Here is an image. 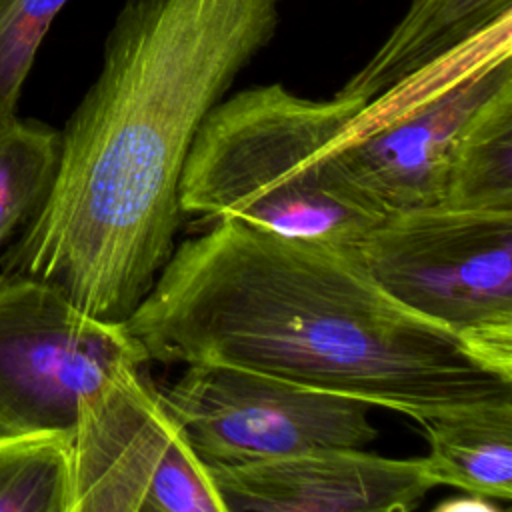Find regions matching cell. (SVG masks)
<instances>
[{"instance_id":"obj_1","label":"cell","mask_w":512,"mask_h":512,"mask_svg":"<svg viewBox=\"0 0 512 512\" xmlns=\"http://www.w3.org/2000/svg\"><path fill=\"white\" fill-rule=\"evenodd\" d=\"M278 20L280 0H126L60 132L54 182L0 270L124 322L176 246L178 186L200 126Z\"/></svg>"},{"instance_id":"obj_2","label":"cell","mask_w":512,"mask_h":512,"mask_svg":"<svg viewBox=\"0 0 512 512\" xmlns=\"http://www.w3.org/2000/svg\"><path fill=\"white\" fill-rule=\"evenodd\" d=\"M124 326L146 362L254 370L420 426L512 398V380L392 298L352 248L232 218L176 244Z\"/></svg>"},{"instance_id":"obj_3","label":"cell","mask_w":512,"mask_h":512,"mask_svg":"<svg viewBox=\"0 0 512 512\" xmlns=\"http://www.w3.org/2000/svg\"><path fill=\"white\" fill-rule=\"evenodd\" d=\"M360 104L338 94L304 98L282 84L222 98L186 158L178 186L182 214L354 248L386 216L334 146Z\"/></svg>"},{"instance_id":"obj_4","label":"cell","mask_w":512,"mask_h":512,"mask_svg":"<svg viewBox=\"0 0 512 512\" xmlns=\"http://www.w3.org/2000/svg\"><path fill=\"white\" fill-rule=\"evenodd\" d=\"M510 86L512 12L362 102L334 146L386 214L436 204L458 136Z\"/></svg>"},{"instance_id":"obj_5","label":"cell","mask_w":512,"mask_h":512,"mask_svg":"<svg viewBox=\"0 0 512 512\" xmlns=\"http://www.w3.org/2000/svg\"><path fill=\"white\" fill-rule=\"evenodd\" d=\"M352 250L392 298L512 380V210H394Z\"/></svg>"},{"instance_id":"obj_6","label":"cell","mask_w":512,"mask_h":512,"mask_svg":"<svg viewBox=\"0 0 512 512\" xmlns=\"http://www.w3.org/2000/svg\"><path fill=\"white\" fill-rule=\"evenodd\" d=\"M142 366H116L80 398L68 512H224L208 468Z\"/></svg>"},{"instance_id":"obj_7","label":"cell","mask_w":512,"mask_h":512,"mask_svg":"<svg viewBox=\"0 0 512 512\" xmlns=\"http://www.w3.org/2000/svg\"><path fill=\"white\" fill-rule=\"evenodd\" d=\"M160 396L206 468L376 440L370 404L226 364H186Z\"/></svg>"},{"instance_id":"obj_8","label":"cell","mask_w":512,"mask_h":512,"mask_svg":"<svg viewBox=\"0 0 512 512\" xmlns=\"http://www.w3.org/2000/svg\"><path fill=\"white\" fill-rule=\"evenodd\" d=\"M124 362L146 364L124 322L88 314L48 280L0 270V434L70 432L80 398Z\"/></svg>"},{"instance_id":"obj_9","label":"cell","mask_w":512,"mask_h":512,"mask_svg":"<svg viewBox=\"0 0 512 512\" xmlns=\"http://www.w3.org/2000/svg\"><path fill=\"white\" fill-rule=\"evenodd\" d=\"M224 512H410L438 486L424 456L320 448L208 468Z\"/></svg>"},{"instance_id":"obj_10","label":"cell","mask_w":512,"mask_h":512,"mask_svg":"<svg viewBox=\"0 0 512 512\" xmlns=\"http://www.w3.org/2000/svg\"><path fill=\"white\" fill-rule=\"evenodd\" d=\"M510 12L512 0H410L388 38L336 94L366 102Z\"/></svg>"},{"instance_id":"obj_11","label":"cell","mask_w":512,"mask_h":512,"mask_svg":"<svg viewBox=\"0 0 512 512\" xmlns=\"http://www.w3.org/2000/svg\"><path fill=\"white\" fill-rule=\"evenodd\" d=\"M438 486L494 502L512 498V398L422 424Z\"/></svg>"},{"instance_id":"obj_12","label":"cell","mask_w":512,"mask_h":512,"mask_svg":"<svg viewBox=\"0 0 512 512\" xmlns=\"http://www.w3.org/2000/svg\"><path fill=\"white\" fill-rule=\"evenodd\" d=\"M442 204L512 210V86L498 92L458 136Z\"/></svg>"},{"instance_id":"obj_13","label":"cell","mask_w":512,"mask_h":512,"mask_svg":"<svg viewBox=\"0 0 512 512\" xmlns=\"http://www.w3.org/2000/svg\"><path fill=\"white\" fill-rule=\"evenodd\" d=\"M70 510V432L0 434V512Z\"/></svg>"},{"instance_id":"obj_14","label":"cell","mask_w":512,"mask_h":512,"mask_svg":"<svg viewBox=\"0 0 512 512\" xmlns=\"http://www.w3.org/2000/svg\"><path fill=\"white\" fill-rule=\"evenodd\" d=\"M58 156V130L18 116L0 124V246L44 202Z\"/></svg>"},{"instance_id":"obj_15","label":"cell","mask_w":512,"mask_h":512,"mask_svg":"<svg viewBox=\"0 0 512 512\" xmlns=\"http://www.w3.org/2000/svg\"><path fill=\"white\" fill-rule=\"evenodd\" d=\"M68 0H0V124L16 116L24 82Z\"/></svg>"}]
</instances>
